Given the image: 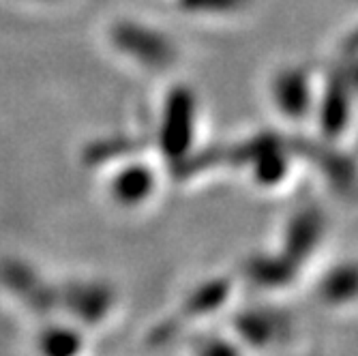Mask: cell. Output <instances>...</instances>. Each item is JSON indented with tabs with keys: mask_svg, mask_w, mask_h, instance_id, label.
<instances>
[{
	"mask_svg": "<svg viewBox=\"0 0 358 356\" xmlns=\"http://www.w3.org/2000/svg\"><path fill=\"white\" fill-rule=\"evenodd\" d=\"M313 299L331 311L358 309V262L345 260L329 266L313 285Z\"/></svg>",
	"mask_w": 358,
	"mask_h": 356,
	"instance_id": "6da1fadb",
	"label": "cell"
}]
</instances>
